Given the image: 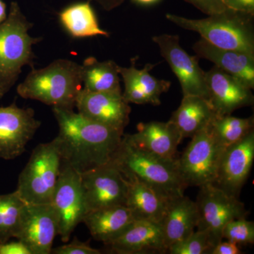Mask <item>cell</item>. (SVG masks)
Instances as JSON below:
<instances>
[{
    "instance_id": "1",
    "label": "cell",
    "mask_w": 254,
    "mask_h": 254,
    "mask_svg": "<svg viewBox=\"0 0 254 254\" xmlns=\"http://www.w3.org/2000/svg\"><path fill=\"white\" fill-rule=\"evenodd\" d=\"M58 125L62 163L80 174L111 161L124 136L119 131L83 116L73 110L53 108Z\"/></svg>"
},
{
    "instance_id": "2",
    "label": "cell",
    "mask_w": 254,
    "mask_h": 254,
    "mask_svg": "<svg viewBox=\"0 0 254 254\" xmlns=\"http://www.w3.org/2000/svg\"><path fill=\"white\" fill-rule=\"evenodd\" d=\"M110 163L125 177H133L167 198L185 195L187 188L179 171L177 159L157 156L140 149L124 135Z\"/></svg>"
},
{
    "instance_id": "3",
    "label": "cell",
    "mask_w": 254,
    "mask_h": 254,
    "mask_svg": "<svg viewBox=\"0 0 254 254\" xmlns=\"http://www.w3.org/2000/svg\"><path fill=\"white\" fill-rule=\"evenodd\" d=\"M82 84L81 64L59 59L46 67L32 68L16 91L24 99L38 100L53 108L73 110Z\"/></svg>"
},
{
    "instance_id": "4",
    "label": "cell",
    "mask_w": 254,
    "mask_h": 254,
    "mask_svg": "<svg viewBox=\"0 0 254 254\" xmlns=\"http://www.w3.org/2000/svg\"><path fill=\"white\" fill-rule=\"evenodd\" d=\"M33 26L18 3L11 1L7 17L0 23V99L14 86L23 66L34 68L32 46L42 38L28 34Z\"/></svg>"
},
{
    "instance_id": "5",
    "label": "cell",
    "mask_w": 254,
    "mask_h": 254,
    "mask_svg": "<svg viewBox=\"0 0 254 254\" xmlns=\"http://www.w3.org/2000/svg\"><path fill=\"white\" fill-rule=\"evenodd\" d=\"M165 16L179 27L196 32L213 46L254 55V15L227 9L201 19L173 14Z\"/></svg>"
},
{
    "instance_id": "6",
    "label": "cell",
    "mask_w": 254,
    "mask_h": 254,
    "mask_svg": "<svg viewBox=\"0 0 254 254\" xmlns=\"http://www.w3.org/2000/svg\"><path fill=\"white\" fill-rule=\"evenodd\" d=\"M62 165L58 138L34 148L18 176L16 191L27 204H50Z\"/></svg>"
},
{
    "instance_id": "7",
    "label": "cell",
    "mask_w": 254,
    "mask_h": 254,
    "mask_svg": "<svg viewBox=\"0 0 254 254\" xmlns=\"http://www.w3.org/2000/svg\"><path fill=\"white\" fill-rule=\"evenodd\" d=\"M224 149L210 125L191 137L185 152L177 159L179 171L185 185L200 187L213 184Z\"/></svg>"
},
{
    "instance_id": "8",
    "label": "cell",
    "mask_w": 254,
    "mask_h": 254,
    "mask_svg": "<svg viewBox=\"0 0 254 254\" xmlns=\"http://www.w3.org/2000/svg\"><path fill=\"white\" fill-rule=\"evenodd\" d=\"M195 203L198 210L196 230L208 234L213 247L222 240V230L229 222L246 218L248 214L238 198L227 194L212 184L200 187Z\"/></svg>"
},
{
    "instance_id": "9",
    "label": "cell",
    "mask_w": 254,
    "mask_h": 254,
    "mask_svg": "<svg viewBox=\"0 0 254 254\" xmlns=\"http://www.w3.org/2000/svg\"><path fill=\"white\" fill-rule=\"evenodd\" d=\"M59 221L58 235L67 242L78 224L87 214L81 175L66 164L62 163L59 178L51 203Z\"/></svg>"
},
{
    "instance_id": "10",
    "label": "cell",
    "mask_w": 254,
    "mask_h": 254,
    "mask_svg": "<svg viewBox=\"0 0 254 254\" xmlns=\"http://www.w3.org/2000/svg\"><path fill=\"white\" fill-rule=\"evenodd\" d=\"M81 175L87 213L115 205H126V177L114 164L88 170Z\"/></svg>"
},
{
    "instance_id": "11",
    "label": "cell",
    "mask_w": 254,
    "mask_h": 254,
    "mask_svg": "<svg viewBox=\"0 0 254 254\" xmlns=\"http://www.w3.org/2000/svg\"><path fill=\"white\" fill-rule=\"evenodd\" d=\"M158 45L160 54L166 60L181 85L183 96L194 95L209 99L205 72L200 67V58L189 55L177 35L162 34L152 38Z\"/></svg>"
},
{
    "instance_id": "12",
    "label": "cell",
    "mask_w": 254,
    "mask_h": 254,
    "mask_svg": "<svg viewBox=\"0 0 254 254\" xmlns=\"http://www.w3.org/2000/svg\"><path fill=\"white\" fill-rule=\"evenodd\" d=\"M41 123L32 108H21L16 103L0 107V158L14 160L23 154Z\"/></svg>"
},
{
    "instance_id": "13",
    "label": "cell",
    "mask_w": 254,
    "mask_h": 254,
    "mask_svg": "<svg viewBox=\"0 0 254 254\" xmlns=\"http://www.w3.org/2000/svg\"><path fill=\"white\" fill-rule=\"evenodd\" d=\"M58 232L59 221L53 205L26 203L14 238L26 244L33 254H50Z\"/></svg>"
},
{
    "instance_id": "14",
    "label": "cell",
    "mask_w": 254,
    "mask_h": 254,
    "mask_svg": "<svg viewBox=\"0 0 254 254\" xmlns=\"http://www.w3.org/2000/svg\"><path fill=\"white\" fill-rule=\"evenodd\" d=\"M254 160V131L222 152L216 179L212 185L239 198Z\"/></svg>"
},
{
    "instance_id": "15",
    "label": "cell",
    "mask_w": 254,
    "mask_h": 254,
    "mask_svg": "<svg viewBox=\"0 0 254 254\" xmlns=\"http://www.w3.org/2000/svg\"><path fill=\"white\" fill-rule=\"evenodd\" d=\"M128 104L123 93H93L82 88L75 107L83 116L124 132L129 123L131 109Z\"/></svg>"
},
{
    "instance_id": "16",
    "label": "cell",
    "mask_w": 254,
    "mask_h": 254,
    "mask_svg": "<svg viewBox=\"0 0 254 254\" xmlns=\"http://www.w3.org/2000/svg\"><path fill=\"white\" fill-rule=\"evenodd\" d=\"M205 79L208 101L217 116L230 115L235 110L254 104L252 89L218 66L205 72Z\"/></svg>"
},
{
    "instance_id": "17",
    "label": "cell",
    "mask_w": 254,
    "mask_h": 254,
    "mask_svg": "<svg viewBox=\"0 0 254 254\" xmlns=\"http://www.w3.org/2000/svg\"><path fill=\"white\" fill-rule=\"evenodd\" d=\"M105 245L113 254L168 253L161 224L150 220H135L126 231Z\"/></svg>"
},
{
    "instance_id": "18",
    "label": "cell",
    "mask_w": 254,
    "mask_h": 254,
    "mask_svg": "<svg viewBox=\"0 0 254 254\" xmlns=\"http://www.w3.org/2000/svg\"><path fill=\"white\" fill-rule=\"evenodd\" d=\"M193 50L198 58L212 62L215 66L254 89V55L240 50L218 48L203 38L195 42Z\"/></svg>"
},
{
    "instance_id": "19",
    "label": "cell",
    "mask_w": 254,
    "mask_h": 254,
    "mask_svg": "<svg viewBox=\"0 0 254 254\" xmlns=\"http://www.w3.org/2000/svg\"><path fill=\"white\" fill-rule=\"evenodd\" d=\"M136 128V133L126 135L133 145L161 158H175L177 146L182 138L172 122L141 123Z\"/></svg>"
},
{
    "instance_id": "20",
    "label": "cell",
    "mask_w": 254,
    "mask_h": 254,
    "mask_svg": "<svg viewBox=\"0 0 254 254\" xmlns=\"http://www.w3.org/2000/svg\"><path fill=\"white\" fill-rule=\"evenodd\" d=\"M197 223L198 210L195 201L185 195L171 198L160 222L168 250L170 246L190 236L196 229Z\"/></svg>"
},
{
    "instance_id": "21",
    "label": "cell",
    "mask_w": 254,
    "mask_h": 254,
    "mask_svg": "<svg viewBox=\"0 0 254 254\" xmlns=\"http://www.w3.org/2000/svg\"><path fill=\"white\" fill-rule=\"evenodd\" d=\"M125 177L128 185L126 206L135 220L161 222L171 198L135 177Z\"/></svg>"
},
{
    "instance_id": "22",
    "label": "cell",
    "mask_w": 254,
    "mask_h": 254,
    "mask_svg": "<svg viewBox=\"0 0 254 254\" xmlns=\"http://www.w3.org/2000/svg\"><path fill=\"white\" fill-rule=\"evenodd\" d=\"M134 220L126 205H115L88 212L82 222L95 240L105 245L126 231Z\"/></svg>"
},
{
    "instance_id": "23",
    "label": "cell",
    "mask_w": 254,
    "mask_h": 254,
    "mask_svg": "<svg viewBox=\"0 0 254 254\" xmlns=\"http://www.w3.org/2000/svg\"><path fill=\"white\" fill-rule=\"evenodd\" d=\"M217 116L208 100L194 95L183 96L170 121L176 127L182 140L191 138L210 125Z\"/></svg>"
},
{
    "instance_id": "24",
    "label": "cell",
    "mask_w": 254,
    "mask_h": 254,
    "mask_svg": "<svg viewBox=\"0 0 254 254\" xmlns=\"http://www.w3.org/2000/svg\"><path fill=\"white\" fill-rule=\"evenodd\" d=\"M119 65L113 60L98 61L89 57L81 65L83 89L93 93H110L122 94Z\"/></svg>"
},
{
    "instance_id": "25",
    "label": "cell",
    "mask_w": 254,
    "mask_h": 254,
    "mask_svg": "<svg viewBox=\"0 0 254 254\" xmlns=\"http://www.w3.org/2000/svg\"><path fill=\"white\" fill-rule=\"evenodd\" d=\"M60 18L64 28L74 38L110 36L109 33L100 28L90 1L68 6L60 13Z\"/></svg>"
},
{
    "instance_id": "26",
    "label": "cell",
    "mask_w": 254,
    "mask_h": 254,
    "mask_svg": "<svg viewBox=\"0 0 254 254\" xmlns=\"http://www.w3.org/2000/svg\"><path fill=\"white\" fill-rule=\"evenodd\" d=\"M253 117L238 118L230 115L216 116L210 123L213 134L224 148L241 141L254 130Z\"/></svg>"
},
{
    "instance_id": "27",
    "label": "cell",
    "mask_w": 254,
    "mask_h": 254,
    "mask_svg": "<svg viewBox=\"0 0 254 254\" xmlns=\"http://www.w3.org/2000/svg\"><path fill=\"white\" fill-rule=\"evenodd\" d=\"M26 204L16 190L0 195V244L14 238Z\"/></svg>"
},
{
    "instance_id": "28",
    "label": "cell",
    "mask_w": 254,
    "mask_h": 254,
    "mask_svg": "<svg viewBox=\"0 0 254 254\" xmlns=\"http://www.w3.org/2000/svg\"><path fill=\"white\" fill-rule=\"evenodd\" d=\"M137 59L138 58H131V66L126 67L127 71L136 81L142 91L148 97L150 104L155 106L160 105L161 104L160 97L163 93L168 91L171 83L166 80L158 79L150 74V71L156 64H146L144 68L138 69L136 67Z\"/></svg>"
},
{
    "instance_id": "29",
    "label": "cell",
    "mask_w": 254,
    "mask_h": 254,
    "mask_svg": "<svg viewBox=\"0 0 254 254\" xmlns=\"http://www.w3.org/2000/svg\"><path fill=\"white\" fill-rule=\"evenodd\" d=\"M213 247L208 234L201 230H195L190 236L169 247L170 254H210Z\"/></svg>"
},
{
    "instance_id": "30",
    "label": "cell",
    "mask_w": 254,
    "mask_h": 254,
    "mask_svg": "<svg viewBox=\"0 0 254 254\" xmlns=\"http://www.w3.org/2000/svg\"><path fill=\"white\" fill-rule=\"evenodd\" d=\"M226 239L237 245H253L254 223L246 218L235 219L225 225L222 230V240Z\"/></svg>"
},
{
    "instance_id": "31",
    "label": "cell",
    "mask_w": 254,
    "mask_h": 254,
    "mask_svg": "<svg viewBox=\"0 0 254 254\" xmlns=\"http://www.w3.org/2000/svg\"><path fill=\"white\" fill-rule=\"evenodd\" d=\"M51 254H100V250L93 248L89 242H83L76 237L73 238L72 242L67 245L60 246L53 248Z\"/></svg>"
},
{
    "instance_id": "32",
    "label": "cell",
    "mask_w": 254,
    "mask_h": 254,
    "mask_svg": "<svg viewBox=\"0 0 254 254\" xmlns=\"http://www.w3.org/2000/svg\"><path fill=\"white\" fill-rule=\"evenodd\" d=\"M193 5L195 8L208 15H213L222 12L227 9L222 0H185Z\"/></svg>"
},
{
    "instance_id": "33",
    "label": "cell",
    "mask_w": 254,
    "mask_h": 254,
    "mask_svg": "<svg viewBox=\"0 0 254 254\" xmlns=\"http://www.w3.org/2000/svg\"><path fill=\"white\" fill-rule=\"evenodd\" d=\"M0 254H33L28 246L21 241L0 244Z\"/></svg>"
},
{
    "instance_id": "34",
    "label": "cell",
    "mask_w": 254,
    "mask_h": 254,
    "mask_svg": "<svg viewBox=\"0 0 254 254\" xmlns=\"http://www.w3.org/2000/svg\"><path fill=\"white\" fill-rule=\"evenodd\" d=\"M227 9L254 15V0H222Z\"/></svg>"
},
{
    "instance_id": "35",
    "label": "cell",
    "mask_w": 254,
    "mask_h": 254,
    "mask_svg": "<svg viewBox=\"0 0 254 254\" xmlns=\"http://www.w3.org/2000/svg\"><path fill=\"white\" fill-rule=\"evenodd\" d=\"M242 254L239 246L231 242L220 241L213 247L210 254Z\"/></svg>"
},
{
    "instance_id": "36",
    "label": "cell",
    "mask_w": 254,
    "mask_h": 254,
    "mask_svg": "<svg viewBox=\"0 0 254 254\" xmlns=\"http://www.w3.org/2000/svg\"><path fill=\"white\" fill-rule=\"evenodd\" d=\"M88 1H95L105 11H110L121 6L126 0H88Z\"/></svg>"
},
{
    "instance_id": "37",
    "label": "cell",
    "mask_w": 254,
    "mask_h": 254,
    "mask_svg": "<svg viewBox=\"0 0 254 254\" xmlns=\"http://www.w3.org/2000/svg\"><path fill=\"white\" fill-rule=\"evenodd\" d=\"M6 17H7V14H6V4L0 0V23H2Z\"/></svg>"
},
{
    "instance_id": "38",
    "label": "cell",
    "mask_w": 254,
    "mask_h": 254,
    "mask_svg": "<svg viewBox=\"0 0 254 254\" xmlns=\"http://www.w3.org/2000/svg\"><path fill=\"white\" fill-rule=\"evenodd\" d=\"M135 2L142 5H151L155 4L158 2L160 0H133Z\"/></svg>"
}]
</instances>
